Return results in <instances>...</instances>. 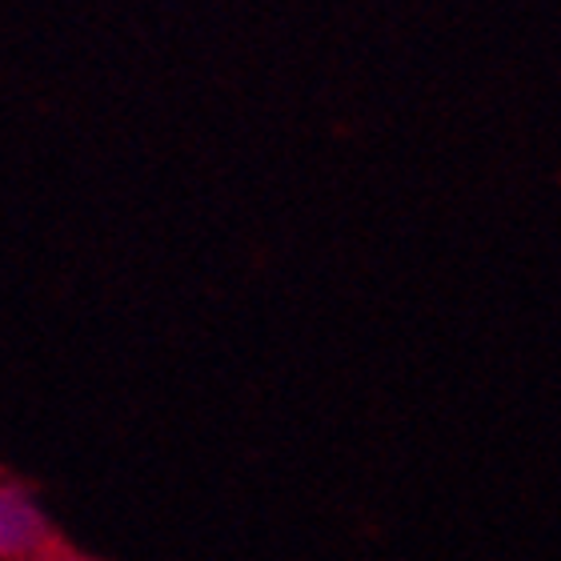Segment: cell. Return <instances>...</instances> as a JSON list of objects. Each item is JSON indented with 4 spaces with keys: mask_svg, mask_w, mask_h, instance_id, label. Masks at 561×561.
Returning a JSON list of instances; mask_svg holds the SVG:
<instances>
[{
    "mask_svg": "<svg viewBox=\"0 0 561 561\" xmlns=\"http://www.w3.org/2000/svg\"><path fill=\"white\" fill-rule=\"evenodd\" d=\"M57 546L60 538L41 514L33 490L0 469V561H45Z\"/></svg>",
    "mask_w": 561,
    "mask_h": 561,
    "instance_id": "1",
    "label": "cell"
},
{
    "mask_svg": "<svg viewBox=\"0 0 561 561\" xmlns=\"http://www.w3.org/2000/svg\"><path fill=\"white\" fill-rule=\"evenodd\" d=\"M45 561H93V558H84V553H77V550H69V546H65V541H60L57 550L48 553Z\"/></svg>",
    "mask_w": 561,
    "mask_h": 561,
    "instance_id": "2",
    "label": "cell"
}]
</instances>
